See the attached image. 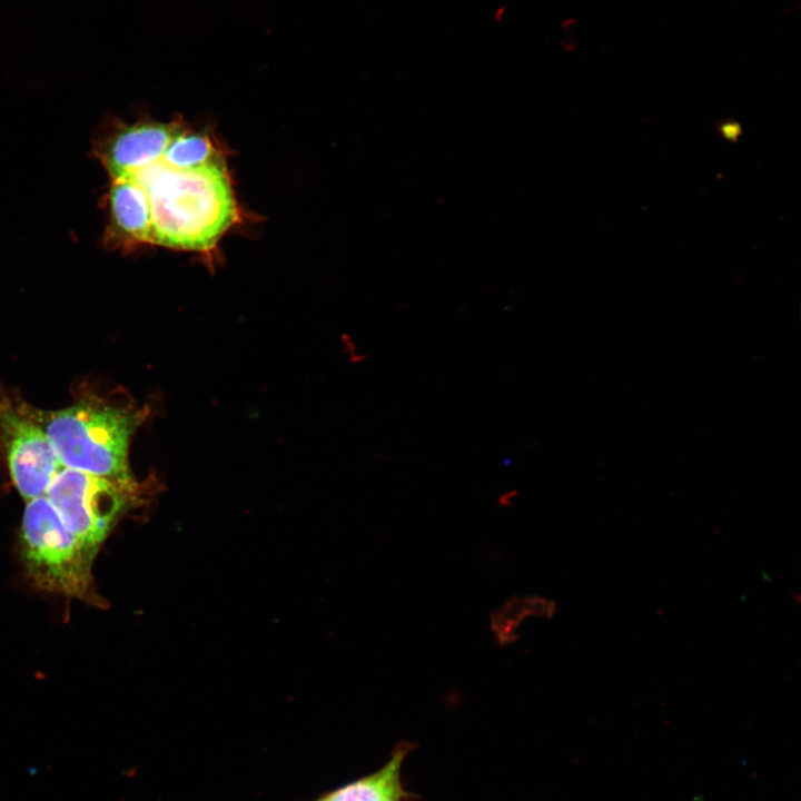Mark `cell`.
Returning a JSON list of instances; mask_svg holds the SVG:
<instances>
[{"label": "cell", "instance_id": "cell-7", "mask_svg": "<svg viewBox=\"0 0 801 801\" xmlns=\"http://www.w3.org/2000/svg\"><path fill=\"white\" fill-rule=\"evenodd\" d=\"M102 206L107 215L103 244L108 249L151 245V216L147 195L132 178L110 180Z\"/></svg>", "mask_w": 801, "mask_h": 801}, {"label": "cell", "instance_id": "cell-5", "mask_svg": "<svg viewBox=\"0 0 801 801\" xmlns=\"http://www.w3.org/2000/svg\"><path fill=\"white\" fill-rule=\"evenodd\" d=\"M0 441L20 495L27 501L44 496L62 465L43 427L41 411L22 400H0Z\"/></svg>", "mask_w": 801, "mask_h": 801}, {"label": "cell", "instance_id": "cell-3", "mask_svg": "<svg viewBox=\"0 0 801 801\" xmlns=\"http://www.w3.org/2000/svg\"><path fill=\"white\" fill-rule=\"evenodd\" d=\"M20 554L28 578L39 590L100 605L92 576L97 553L68 530L46 495L26 505Z\"/></svg>", "mask_w": 801, "mask_h": 801}, {"label": "cell", "instance_id": "cell-8", "mask_svg": "<svg viewBox=\"0 0 801 801\" xmlns=\"http://www.w3.org/2000/svg\"><path fill=\"white\" fill-rule=\"evenodd\" d=\"M409 745L400 743L389 761L377 772L352 782L319 801H402L400 769Z\"/></svg>", "mask_w": 801, "mask_h": 801}, {"label": "cell", "instance_id": "cell-12", "mask_svg": "<svg viewBox=\"0 0 801 801\" xmlns=\"http://www.w3.org/2000/svg\"><path fill=\"white\" fill-rule=\"evenodd\" d=\"M319 801V800H318Z\"/></svg>", "mask_w": 801, "mask_h": 801}, {"label": "cell", "instance_id": "cell-2", "mask_svg": "<svg viewBox=\"0 0 801 801\" xmlns=\"http://www.w3.org/2000/svg\"><path fill=\"white\" fill-rule=\"evenodd\" d=\"M42 424L62 467L103 477L131 478V438L145 411L88 396L57 412H41Z\"/></svg>", "mask_w": 801, "mask_h": 801}, {"label": "cell", "instance_id": "cell-9", "mask_svg": "<svg viewBox=\"0 0 801 801\" xmlns=\"http://www.w3.org/2000/svg\"><path fill=\"white\" fill-rule=\"evenodd\" d=\"M556 611L554 601L542 596H513L491 613V630L500 646L518 639V629L527 617L551 619Z\"/></svg>", "mask_w": 801, "mask_h": 801}, {"label": "cell", "instance_id": "cell-11", "mask_svg": "<svg viewBox=\"0 0 801 801\" xmlns=\"http://www.w3.org/2000/svg\"><path fill=\"white\" fill-rule=\"evenodd\" d=\"M516 495L517 491L514 490L505 492L503 495L500 496L498 502L501 504L510 505L512 500L515 498Z\"/></svg>", "mask_w": 801, "mask_h": 801}, {"label": "cell", "instance_id": "cell-1", "mask_svg": "<svg viewBox=\"0 0 801 801\" xmlns=\"http://www.w3.org/2000/svg\"><path fill=\"white\" fill-rule=\"evenodd\" d=\"M132 179L148 198L151 245L209 254L240 219L225 158L178 169L160 157Z\"/></svg>", "mask_w": 801, "mask_h": 801}, {"label": "cell", "instance_id": "cell-10", "mask_svg": "<svg viewBox=\"0 0 801 801\" xmlns=\"http://www.w3.org/2000/svg\"><path fill=\"white\" fill-rule=\"evenodd\" d=\"M722 134L728 139H735L740 135V126L738 123H724L722 126Z\"/></svg>", "mask_w": 801, "mask_h": 801}, {"label": "cell", "instance_id": "cell-6", "mask_svg": "<svg viewBox=\"0 0 801 801\" xmlns=\"http://www.w3.org/2000/svg\"><path fill=\"white\" fill-rule=\"evenodd\" d=\"M182 119L169 122L139 119L122 122L116 118L101 125L91 142V152L110 180L128 179L158 160Z\"/></svg>", "mask_w": 801, "mask_h": 801}, {"label": "cell", "instance_id": "cell-4", "mask_svg": "<svg viewBox=\"0 0 801 801\" xmlns=\"http://www.w3.org/2000/svg\"><path fill=\"white\" fill-rule=\"evenodd\" d=\"M138 491L132 477L110 478L61 467L46 496L68 530L98 553L118 521L134 507Z\"/></svg>", "mask_w": 801, "mask_h": 801}]
</instances>
